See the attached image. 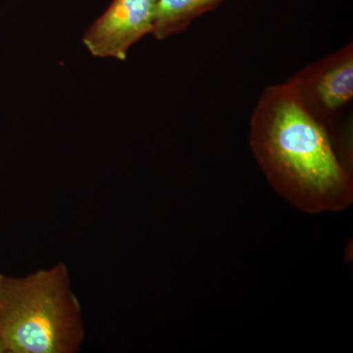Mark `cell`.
Listing matches in <instances>:
<instances>
[{"label": "cell", "instance_id": "obj_1", "mask_svg": "<svg viewBox=\"0 0 353 353\" xmlns=\"http://www.w3.org/2000/svg\"><path fill=\"white\" fill-rule=\"evenodd\" d=\"M250 146L277 194L307 214L339 212L353 201L352 169L333 137L289 83L269 85L253 109Z\"/></svg>", "mask_w": 353, "mask_h": 353}, {"label": "cell", "instance_id": "obj_2", "mask_svg": "<svg viewBox=\"0 0 353 353\" xmlns=\"http://www.w3.org/2000/svg\"><path fill=\"white\" fill-rule=\"evenodd\" d=\"M0 339L6 353H76L85 340L82 307L59 262L17 277L0 273Z\"/></svg>", "mask_w": 353, "mask_h": 353}, {"label": "cell", "instance_id": "obj_3", "mask_svg": "<svg viewBox=\"0 0 353 353\" xmlns=\"http://www.w3.org/2000/svg\"><path fill=\"white\" fill-rule=\"evenodd\" d=\"M287 82L309 113L331 132L334 121L353 99V43L308 65Z\"/></svg>", "mask_w": 353, "mask_h": 353}, {"label": "cell", "instance_id": "obj_4", "mask_svg": "<svg viewBox=\"0 0 353 353\" xmlns=\"http://www.w3.org/2000/svg\"><path fill=\"white\" fill-rule=\"evenodd\" d=\"M157 0H112L90 25L83 43L94 57L125 60L134 43L152 34Z\"/></svg>", "mask_w": 353, "mask_h": 353}, {"label": "cell", "instance_id": "obj_5", "mask_svg": "<svg viewBox=\"0 0 353 353\" xmlns=\"http://www.w3.org/2000/svg\"><path fill=\"white\" fill-rule=\"evenodd\" d=\"M226 0H157L152 34L158 41L187 30L192 23Z\"/></svg>", "mask_w": 353, "mask_h": 353}, {"label": "cell", "instance_id": "obj_6", "mask_svg": "<svg viewBox=\"0 0 353 353\" xmlns=\"http://www.w3.org/2000/svg\"><path fill=\"white\" fill-rule=\"evenodd\" d=\"M0 353H6V347H4L1 339H0Z\"/></svg>", "mask_w": 353, "mask_h": 353}]
</instances>
